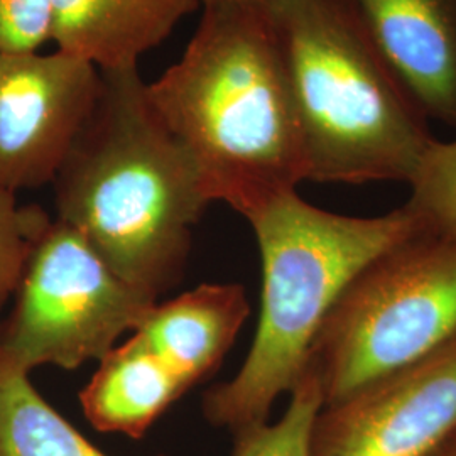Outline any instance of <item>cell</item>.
I'll list each match as a JSON object with an SVG mask.
<instances>
[{
    "instance_id": "1",
    "label": "cell",
    "mask_w": 456,
    "mask_h": 456,
    "mask_svg": "<svg viewBox=\"0 0 456 456\" xmlns=\"http://www.w3.org/2000/svg\"><path fill=\"white\" fill-rule=\"evenodd\" d=\"M56 218L154 299L184 274L212 200L139 68L100 69L97 98L54 180Z\"/></svg>"
},
{
    "instance_id": "2",
    "label": "cell",
    "mask_w": 456,
    "mask_h": 456,
    "mask_svg": "<svg viewBox=\"0 0 456 456\" xmlns=\"http://www.w3.org/2000/svg\"><path fill=\"white\" fill-rule=\"evenodd\" d=\"M183 56L149 97L201 175L245 220L308 181L288 71L264 4L203 5Z\"/></svg>"
},
{
    "instance_id": "3",
    "label": "cell",
    "mask_w": 456,
    "mask_h": 456,
    "mask_svg": "<svg viewBox=\"0 0 456 456\" xmlns=\"http://www.w3.org/2000/svg\"><path fill=\"white\" fill-rule=\"evenodd\" d=\"M301 127L308 181L408 183L436 141L357 0H265Z\"/></svg>"
},
{
    "instance_id": "4",
    "label": "cell",
    "mask_w": 456,
    "mask_h": 456,
    "mask_svg": "<svg viewBox=\"0 0 456 456\" xmlns=\"http://www.w3.org/2000/svg\"><path fill=\"white\" fill-rule=\"evenodd\" d=\"M262 262L261 314L240 370L203 397L208 423L237 435L269 423L306 372L343 291L384 250L424 232L406 207L380 216L328 212L288 193L247 218Z\"/></svg>"
},
{
    "instance_id": "5",
    "label": "cell",
    "mask_w": 456,
    "mask_h": 456,
    "mask_svg": "<svg viewBox=\"0 0 456 456\" xmlns=\"http://www.w3.org/2000/svg\"><path fill=\"white\" fill-rule=\"evenodd\" d=\"M456 337V237L419 232L369 262L343 291L306 370L323 406Z\"/></svg>"
},
{
    "instance_id": "6",
    "label": "cell",
    "mask_w": 456,
    "mask_h": 456,
    "mask_svg": "<svg viewBox=\"0 0 456 456\" xmlns=\"http://www.w3.org/2000/svg\"><path fill=\"white\" fill-rule=\"evenodd\" d=\"M0 326V360L31 374L102 360L158 301L118 276L75 228L51 218Z\"/></svg>"
},
{
    "instance_id": "7",
    "label": "cell",
    "mask_w": 456,
    "mask_h": 456,
    "mask_svg": "<svg viewBox=\"0 0 456 456\" xmlns=\"http://www.w3.org/2000/svg\"><path fill=\"white\" fill-rule=\"evenodd\" d=\"M456 431V337L325 404L310 456H429Z\"/></svg>"
},
{
    "instance_id": "8",
    "label": "cell",
    "mask_w": 456,
    "mask_h": 456,
    "mask_svg": "<svg viewBox=\"0 0 456 456\" xmlns=\"http://www.w3.org/2000/svg\"><path fill=\"white\" fill-rule=\"evenodd\" d=\"M97 66L56 49L0 53V184L53 183L97 98Z\"/></svg>"
},
{
    "instance_id": "9",
    "label": "cell",
    "mask_w": 456,
    "mask_h": 456,
    "mask_svg": "<svg viewBox=\"0 0 456 456\" xmlns=\"http://www.w3.org/2000/svg\"><path fill=\"white\" fill-rule=\"evenodd\" d=\"M357 5L424 115L456 127V0H357Z\"/></svg>"
},
{
    "instance_id": "10",
    "label": "cell",
    "mask_w": 456,
    "mask_h": 456,
    "mask_svg": "<svg viewBox=\"0 0 456 456\" xmlns=\"http://www.w3.org/2000/svg\"><path fill=\"white\" fill-rule=\"evenodd\" d=\"M200 0H49L51 43L98 69L139 68Z\"/></svg>"
},
{
    "instance_id": "11",
    "label": "cell",
    "mask_w": 456,
    "mask_h": 456,
    "mask_svg": "<svg viewBox=\"0 0 456 456\" xmlns=\"http://www.w3.org/2000/svg\"><path fill=\"white\" fill-rule=\"evenodd\" d=\"M248 314L242 284H201L156 301L132 333L191 389L220 367Z\"/></svg>"
},
{
    "instance_id": "12",
    "label": "cell",
    "mask_w": 456,
    "mask_h": 456,
    "mask_svg": "<svg viewBox=\"0 0 456 456\" xmlns=\"http://www.w3.org/2000/svg\"><path fill=\"white\" fill-rule=\"evenodd\" d=\"M188 391L180 377L132 333L98 360L95 374L80 391V404L98 431L141 440Z\"/></svg>"
},
{
    "instance_id": "13",
    "label": "cell",
    "mask_w": 456,
    "mask_h": 456,
    "mask_svg": "<svg viewBox=\"0 0 456 456\" xmlns=\"http://www.w3.org/2000/svg\"><path fill=\"white\" fill-rule=\"evenodd\" d=\"M29 375L0 360V456H107L49 404Z\"/></svg>"
},
{
    "instance_id": "14",
    "label": "cell",
    "mask_w": 456,
    "mask_h": 456,
    "mask_svg": "<svg viewBox=\"0 0 456 456\" xmlns=\"http://www.w3.org/2000/svg\"><path fill=\"white\" fill-rule=\"evenodd\" d=\"M277 423H264L233 435V456H310L311 429L323 408V395L311 372L296 384Z\"/></svg>"
},
{
    "instance_id": "15",
    "label": "cell",
    "mask_w": 456,
    "mask_h": 456,
    "mask_svg": "<svg viewBox=\"0 0 456 456\" xmlns=\"http://www.w3.org/2000/svg\"><path fill=\"white\" fill-rule=\"evenodd\" d=\"M409 188L404 207L424 232L456 237V139L431 144Z\"/></svg>"
},
{
    "instance_id": "16",
    "label": "cell",
    "mask_w": 456,
    "mask_h": 456,
    "mask_svg": "<svg viewBox=\"0 0 456 456\" xmlns=\"http://www.w3.org/2000/svg\"><path fill=\"white\" fill-rule=\"evenodd\" d=\"M16 195L0 184V311L14 297L34 247L51 222L43 208L19 205Z\"/></svg>"
},
{
    "instance_id": "17",
    "label": "cell",
    "mask_w": 456,
    "mask_h": 456,
    "mask_svg": "<svg viewBox=\"0 0 456 456\" xmlns=\"http://www.w3.org/2000/svg\"><path fill=\"white\" fill-rule=\"evenodd\" d=\"M49 41V0H0V53L39 51Z\"/></svg>"
},
{
    "instance_id": "18",
    "label": "cell",
    "mask_w": 456,
    "mask_h": 456,
    "mask_svg": "<svg viewBox=\"0 0 456 456\" xmlns=\"http://www.w3.org/2000/svg\"><path fill=\"white\" fill-rule=\"evenodd\" d=\"M429 456H456V431H453L446 440Z\"/></svg>"
},
{
    "instance_id": "19",
    "label": "cell",
    "mask_w": 456,
    "mask_h": 456,
    "mask_svg": "<svg viewBox=\"0 0 456 456\" xmlns=\"http://www.w3.org/2000/svg\"><path fill=\"white\" fill-rule=\"evenodd\" d=\"M203 5H213V4H262L265 0H200Z\"/></svg>"
}]
</instances>
